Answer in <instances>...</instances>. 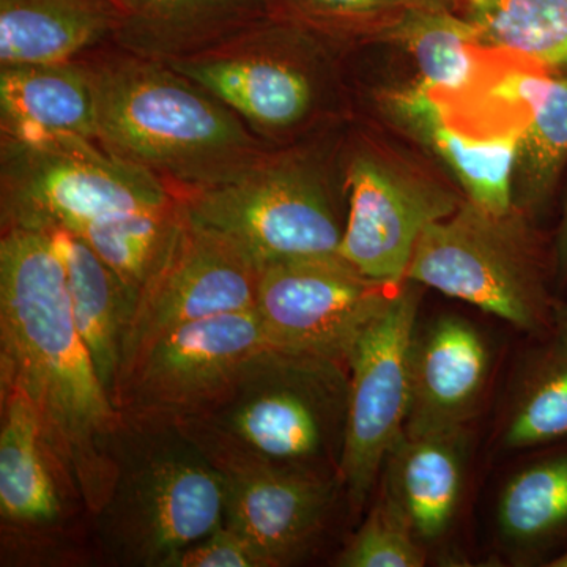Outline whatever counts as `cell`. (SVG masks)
Here are the masks:
<instances>
[{"mask_svg": "<svg viewBox=\"0 0 567 567\" xmlns=\"http://www.w3.org/2000/svg\"><path fill=\"white\" fill-rule=\"evenodd\" d=\"M118 28L110 0H0V66L80 61Z\"/></svg>", "mask_w": 567, "mask_h": 567, "instance_id": "obj_18", "label": "cell"}, {"mask_svg": "<svg viewBox=\"0 0 567 567\" xmlns=\"http://www.w3.org/2000/svg\"><path fill=\"white\" fill-rule=\"evenodd\" d=\"M349 194L339 256L374 281H405L421 235L457 210L464 197L385 155L354 152L346 167Z\"/></svg>", "mask_w": 567, "mask_h": 567, "instance_id": "obj_14", "label": "cell"}, {"mask_svg": "<svg viewBox=\"0 0 567 567\" xmlns=\"http://www.w3.org/2000/svg\"><path fill=\"white\" fill-rule=\"evenodd\" d=\"M0 374L32 399L95 516L114 486L125 421L74 324L61 256L40 230L3 229L0 237Z\"/></svg>", "mask_w": 567, "mask_h": 567, "instance_id": "obj_1", "label": "cell"}, {"mask_svg": "<svg viewBox=\"0 0 567 567\" xmlns=\"http://www.w3.org/2000/svg\"><path fill=\"white\" fill-rule=\"evenodd\" d=\"M380 110L406 136L440 159L464 189L465 199L495 213L514 207L520 128L472 134L457 126L445 103L420 82L383 92Z\"/></svg>", "mask_w": 567, "mask_h": 567, "instance_id": "obj_16", "label": "cell"}, {"mask_svg": "<svg viewBox=\"0 0 567 567\" xmlns=\"http://www.w3.org/2000/svg\"><path fill=\"white\" fill-rule=\"evenodd\" d=\"M173 424L223 476L224 525L244 537L262 567L293 565L311 551L344 491L339 475L257 456L192 421Z\"/></svg>", "mask_w": 567, "mask_h": 567, "instance_id": "obj_10", "label": "cell"}, {"mask_svg": "<svg viewBox=\"0 0 567 567\" xmlns=\"http://www.w3.org/2000/svg\"><path fill=\"white\" fill-rule=\"evenodd\" d=\"M92 517L44 432L24 388L0 374V554L2 566L84 559Z\"/></svg>", "mask_w": 567, "mask_h": 567, "instance_id": "obj_9", "label": "cell"}, {"mask_svg": "<svg viewBox=\"0 0 567 567\" xmlns=\"http://www.w3.org/2000/svg\"><path fill=\"white\" fill-rule=\"evenodd\" d=\"M347 412L346 364L268 347L204 409L182 421L279 464L339 475Z\"/></svg>", "mask_w": 567, "mask_h": 567, "instance_id": "obj_4", "label": "cell"}, {"mask_svg": "<svg viewBox=\"0 0 567 567\" xmlns=\"http://www.w3.org/2000/svg\"><path fill=\"white\" fill-rule=\"evenodd\" d=\"M551 320L557 323L558 334L567 339V305L554 306Z\"/></svg>", "mask_w": 567, "mask_h": 567, "instance_id": "obj_34", "label": "cell"}, {"mask_svg": "<svg viewBox=\"0 0 567 567\" xmlns=\"http://www.w3.org/2000/svg\"><path fill=\"white\" fill-rule=\"evenodd\" d=\"M95 103V141L175 194L229 181L271 147L233 110L169 63L114 44L81 59Z\"/></svg>", "mask_w": 567, "mask_h": 567, "instance_id": "obj_2", "label": "cell"}, {"mask_svg": "<svg viewBox=\"0 0 567 567\" xmlns=\"http://www.w3.org/2000/svg\"><path fill=\"white\" fill-rule=\"evenodd\" d=\"M465 461V429L402 434L391 450L383 465V494L398 506L421 543L439 539L453 524L464 487Z\"/></svg>", "mask_w": 567, "mask_h": 567, "instance_id": "obj_20", "label": "cell"}, {"mask_svg": "<svg viewBox=\"0 0 567 567\" xmlns=\"http://www.w3.org/2000/svg\"><path fill=\"white\" fill-rule=\"evenodd\" d=\"M491 374L486 339L468 320L440 317L416 328L410 361L405 435L465 429L475 416Z\"/></svg>", "mask_w": 567, "mask_h": 567, "instance_id": "obj_17", "label": "cell"}, {"mask_svg": "<svg viewBox=\"0 0 567 567\" xmlns=\"http://www.w3.org/2000/svg\"><path fill=\"white\" fill-rule=\"evenodd\" d=\"M121 13L114 47L173 61L274 14L271 0H110Z\"/></svg>", "mask_w": 567, "mask_h": 567, "instance_id": "obj_22", "label": "cell"}, {"mask_svg": "<svg viewBox=\"0 0 567 567\" xmlns=\"http://www.w3.org/2000/svg\"><path fill=\"white\" fill-rule=\"evenodd\" d=\"M551 567H567V551L563 554L561 557L555 558L554 561L550 563Z\"/></svg>", "mask_w": 567, "mask_h": 567, "instance_id": "obj_35", "label": "cell"}, {"mask_svg": "<svg viewBox=\"0 0 567 567\" xmlns=\"http://www.w3.org/2000/svg\"><path fill=\"white\" fill-rule=\"evenodd\" d=\"M257 282L259 267L251 257L185 210L173 251L134 306L123 344L121 380L142 352L175 328L224 312L256 309Z\"/></svg>", "mask_w": 567, "mask_h": 567, "instance_id": "obj_15", "label": "cell"}, {"mask_svg": "<svg viewBox=\"0 0 567 567\" xmlns=\"http://www.w3.org/2000/svg\"><path fill=\"white\" fill-rule=\"evenodd\" d=\"M567 436V339L533 369L507 416L503 442L524 450Z\"/></svg>", "mask_w": 567, "mask_h": 567, "instance_id": "obj_28", "label": "cell"}, {"mask_svg": "<svg viewBox=\"0 0 567 567\" xmlns=\"http://www.w3.org/2000/svg\"><path fill=\"white\" fill-rule=\"evenodd\" d=\"M555 264L559 281L567 279V199L563 210L561 223H559L557 245H555Z\"/></svg>", "mask_w": 567, "mask_h": 567, "instance_id": "obj_32", "label": "cell"}, {"mask_svg": "<svg viewBox=\"0 0 567 567\" xmlns=\"http://www.w3.org/2000/svg\"><path fill=\"white\" fill-rule=\"evenodd\" d=\"M405 281L537 331L550 320L535 238L525 213H495L472 200L421 235Z\"/></svg>", "mask_w": 567, "mask_h": 567, "instance_id": "obj_8", "label": "cell"}, {"mask_svg": "<svg viewBox=\"0 0 567 567\" xmlns=\"http://www.w3.org/2000/svg\"><path fill=\"white\" fill-rule=\"evenodd\" d=\"M462 0H404L406 7H416V9L427 10H461Z\"/></svg>", "mask_w": 567, "mask_h": 567, "instance_id": "obj_33", "label": "cell"}, {"mask_svg": "<svg viewBox=\"0 0 567 567\" xmlns=\"http://www.w3.org/2000/svg\"><path fill=\"white\" fill-rule=\"evenodd\" d=\"M395 287L368 278L339 254L281 260L260 268L256 311L271 346L347 365Z\"/></svg>", "mask_w": 567, "mask_h": 567, "instance_id": "obj_13", "label": "cell"}, {"mask_svg": "<svg viewBox=\"0 0 567 567\" xmlns=\"http://www.w3.org/2000/svg\"><path fill=\"white\" fill-rule=\"evenodd\" d=\"M164 567H262L244 537L221 525L173 555Z\"/></svg>", "mask_w": 567, "mask_h": 567, "instance_id": "obj_31", "label": "cell"}, {"mask_svg": "<svg viewBox=\"0 0 567 567\" xmlns=\"http://www.w3.org/2000/svg\"><path fill=\"white\" fill-rule=\"evenodd\" d=\"M224 517L223 476L196 443L173 423L125 421L114 486L91 525L106 561L164 567Z\"/></svg>", "mask_w": 567, "mask_h": 567, "instance_id": "obj_3", "label": "cell"}, {"mask_svg": "<svg viewBox=\"0 0 567 567\" xmlns=\"http://www.w3.org/2000/svg\"><path fill=\"white\" fill-rule=\"evenodd\" d=\"M492 95L522 121L514 207L522 213L539 210L567 163V76L511 71L492 87Z\"/></svg>", "mask_w": 567, "mask_h": 567, "instance_id": "obj_19", "label": "cell"}, {"mask_svg": "<svg viewBox=\"0 0 567 567\" xmlns=\"http://www.w3.org/2000/svg\"><path fill=\"white\" fill-rule=\"evenodd\" d=\"M316 32L270 14L167 63L233 110L265 145L287 147L323 106L327 69Z\"/></svg>", "mask_w": 567, "mask_h": 567, "instance_id": "obj_6", "label": "cell"}, {"mask_svg": "<svg viewBox=\"0 0 567 567\" xmlns=\"http://www.w3.org/2000/svg\"><path fill=\"white\" fill-rule=\"evenodd\" d=\"M58 136L95 141V103L84 62L0 66V137Z\"/></svg>", "mask_w": 567, "mask_h": 567, "instance_id": "obj_21", "label": "cell"}, {"mask_svg": "<svg viewBox=\"0 0 567 567\" xmlns=\"http://www.w3.org/2000/svg\"><path fill=\"white\" fill-rule=\"evenodd\" d=\"M498 525L518 544L546 539L567 525V454L529 466L507 483Z\"/></svg>", "mask_w": 567, "mask_h": 567, "instance_id": "obj_27", "label": "cell"}, {"mask_svg": "<svg viewBox=\"0 0 567 567\" xmlns=\"http://www.w3.org/2000/svg\"><path fill=\"white\" fill-rule=\"evenodd\" d=\"M420 287L412 281L399 284L347 358L349 412L339 480L354 511L363 509L405 431Z\"/></svg>", "mask_w": 567, "mask_h": 567, "instance_id": "obj_11", "label": "cell"}, {"mask_svg": "<svg viewBox=\"0 0 567 567\" xmlns=\"http://www.w3.org/2000/svg\"><path fill=\"white\" fill-rule=\"evenodd\" d=\"M274 14L308 25L323 35L363 31L394 21L406 9L404 0H271Z\"/></svg>", "mask_w": 567, "mask_h": 567, "instance_id": "obj_30", "label": "cell"}, {"mask_svg": "<svg viewBox=\"0 0 567 567\" xmlns=\"http://www.w3.org/2000/svg\"><path fill=\"white\" fill-rule=\"evenodd\" d=\"M177 196L189 218L226 235L259 270L339 254L344 237L333 186L311 148H271L229 181Z\"/></svg>", "mask_w": 567, "mask_h": 567, "instance_id": "obj_5", "label": "cell"}, {"mask_svg": "<svg viewBox=\"0 0 567 567\" xmlns=\"http://www.w3.org/2000/svg\"><path fill=\"white\" fill-rule=\"evenodd\" d=\"M183 218L185 207L177 196L163 207L99 219L74 235L91 246L137 301L173 251Z\"/></svg>", "mask_w": 567, "mask_h": 567, "instance_id": "obj_25", "label": "cell"}, {"mask_svg": "<svg viewBox=\"0 0 567 567\" xmlns=\"http://www.w3.org/2000/svg\"><path fill=\"white\" fill-rule=\"evenodd\" d=\"M271 346L256 309L182 324L153 342L123 374L115 406L130 423L196 415Z\"/></svg>", "mask_w": 567, "mask_h": 567, "instance_id": "obj_12", "label": "cell"}, {"mask_svg": "<svg viewBox=\"0 0 567 567\" xmlns=\"http://www.w3.org/2000/svg\"><path fill=\"white\" fill-rule=\"evenodd\" d=\"M177 194L156 175L115 158L99 142L0 137L3 229L80 233L107 216L163 207Z\"/></svg>", "mask_w": 567, "mask_h": 567, "instance_id": "obj_7", "label": "cell"}, {"mask_svg": "<svg viewBox=\"0 0 567 567\" xmlns=\"http://www.w3.org/2000/svg\"><path fill=\"white\" fill-rule=\"evenodd\" d=\"M486 50L513 52L567 76V0H462Z\"/></svg>", "mask_w": 567, "mask_h": 567, "instance_id": "obj_26", "label": "cell"}, {"mask_svg": "<svg viewBox=\"0 0 567 567\" xmlns=\"http://www.w3.org/2000/svg\"><path fill=\"white\" fill-rule=\"evenodd\" d=\"M336 565L341 567H421L425 551L406 518L385 494L354 533Z\"/></svg>", "mask_w": 567, "mask_h": 567, "instance_id": "obj_29", "label": "cell"}, {"mask_svg": "<svg viewBox=\"0 0 567 567\" xmlns=\"http://www.w3.org/2000/svg\"><path fill=\"white\" fill-rule=\"evenodd\" d=\"M47 234L65 267L74 324L91 353L104 390L115 404L123 344L136 298L80 237L66 230Z\"/></svg>", "mask_w": 567, "mask_h": 567, "instance_id": "obj_23", "label": "cell"}, {"mask_svg": "<svg viewBox=\"0 0 567 567\" xmlns=\"http://www.w3.org/2000/svg\"><path fill=\"white\" fill-rule=\"evenodd\" d=\"M386 37L412 55L420 84L440 100H462L480 84L476 51L486 48L475 25L456 11L406 7L386 25Z\"/></svg>", "mask_w": 567, "mask_h": 567, "instance_id": "obj_24", "label": "cell"}]
</instances>
